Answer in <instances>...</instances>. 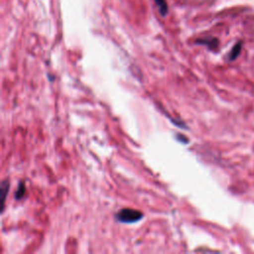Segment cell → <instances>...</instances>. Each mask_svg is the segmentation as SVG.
Returning <instances> with one entry per match:
<instances>
[{
	"mask_svg": "<svg viewBox=\"0 0 254 254\" xmlns=\"http://www.w3.org/2000/svg\"><path fill=\"white\" fill-rule=\"evenodd\" d=\"M241 47H242V43H241V42H238V43H236V44L233 46V48L231 49V51H230V53H229V60H230V61L236 59V57L239 55V53H240V51H241Z\"/></svg>",
	"mask_w": 254,
	"mask_h": 254,
	"instance_id": "277c9868",
	"label": "cell"
},
{
	"mask_svg": "<svg viewBox=\"0 0 254 254\" xmlns=\"http://www.w3.org/2000/svg\"><path fill=\"white\" fill-rule=\"evenodd\" d=\"M155 2L159 8L161 15L165 16L168 13V5H167L166 0H155Z\"/></svg>",
	"mask_w": 254,
	"mask_h": 254,
	"instance_id": "5b68a950",
	"label": "cell"
},
{
	"mask_svg": "<svg viewBox=\"0 0 254 254\" xmlns=\"http://www.w3.org/2000/svg\"><path fill=\"white\" fill-rule=\"evenodd\" d=\"M24 193H25V185L23 183H21L18 187V190H17L15 196L17 199H20L24 195Z\"/></svg>",
	"mask_w": 254,
	"mask_h": 254,
	"instance_id": "8992f818",
	"label": "cell"
},
{
	"mask_svg": "<svg viewBox=\"0 0 254 254\" xmlns=\"http://www.w3.org/2000/svg\"><path fill=\"white\" fill-rule=\"evenodd\" d=\"M142 217H143V213L141 211L136 210V209H132V208L121 209L116 214V218L120 222H125V223L136 222V221L140 220Z\"/></svg>",
	"mask_w": 254,
	"mask_h": 254,
	"instance_id": "6da1fadb",
	"label": "cell"
},
{
	"mask_svg": "<svg viewBox=\"0 0 254 254\" xmlns=\"http://www.w3.org/2000/svg\"><path fill=\"white\" fill-rule=\"evenodd\" d=\"M8 188H9V183L7 181H3L0 187V196H1V206H2V210L4 208V204H5V198H6V194L8 191Z\"/></svg>",
	"mask_w": 254,
	"mask_h": 254,
	"instance_id": "3957f363",
	"label": "cell"
},
{
	"mask_svg": "<svg viewBox=\"0 0 254 254\" xmlns=\"http://www.w3.org/2000/svg\"><path fill=\"white\" fill-rule=\"evenodd\" d=\"M197 43L201 44V45H206L209 49L214 50L217 48L218 46V40L215 38H206V39H199L196 41Z\"/></svg>",
	"mask_w": 254,
	"mask_h": 254,
	"instance_id": "7a4b0ae2",
	"label": "cell"
}]
</instances>
